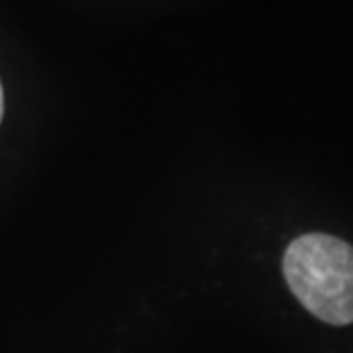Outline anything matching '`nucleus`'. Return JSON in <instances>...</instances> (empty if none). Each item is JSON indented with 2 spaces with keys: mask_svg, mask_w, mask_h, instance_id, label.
Returning a JSON list of instances; mask_svg holds the SVG:
<instances>
[{
  "mask_svg": "<svg viewBox=\"0 0 353 353\" xmlns=\"http://www.w3.org/2000/svg\"><path fill=\"white\" fill-rule=\"evenodd\" d=\"M283 273L294 296L322 322H353V248L326 234H306L290 243Z\"/></svg>",
  "mask_w": 353,
  "mask_h": 353,
  "instance_id": "nucleus-1",
  "label": "nucleus"
},
{
  "mask_svg": "<svg viewBox=\"0 0 353 353\" xmlns=\"http://www.w3.org/2000/svg\"><path fill=\"white\" fill-rule=\"evenodd\" d=\"M2 116H4V94H2V87H0V122H2Z\"/></svg>",
  "mask_w": 353,
  "mask_h": 353,
  "instance_id": "nucleus-2",
  "label": "nucleus"
}]
</instances>
